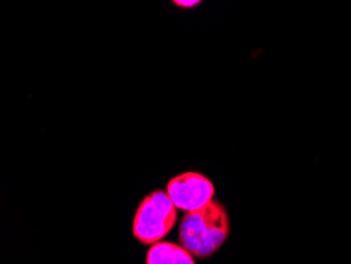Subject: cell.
I'll use <instances>...</instances> for the list:
<instances>
[{
    "label": "cell",
    "mask_w": 351,
    "mask_h": 264,
    "mask_svg": "<svg viewBox=\"0 0 351 264\" xmlns=\"http://www.w3.org/2000/svg\"><path fill=\"white\" fill-rule=\"evenodd\" d=\"M171 3L178 8L192 10V8H196L198 5L203 3V0H171Z\"/></svg>",
    "instance_id": "cell-5"
},
{
    "label": "cell",
    "mask_w": 351,
    "mask_h": 264,
    "mask_svg": "<svg viewBox=\"0 0 351 264\" xmlns=\"http://www.w3.org/2000/svg\"><path fill=\"white\" fill-rule=\"evenodd\" d=\"M178 209L167 191L156 190L139 203L133 217V236L144 245L163 241L176 225Z\"/></svg>",
    "instance_id": "cell-2"
},
{
    "label": "cell",
    "mask_w": 351,
    "mask_h": 264,
    "mask_svg": "<svg viewBox=\"0 0 351 264\" xmlns=\"http://www.w3.org/2000/svg\"><path fill=\"white\" fill-rule=\"evenodd\" d=\"M167 193L176 209L192 212L203 208L214 200L215 187L213 180L196 171H187L176 176L167 185Z\"/></svg>",
    "instance_id": "cell-3"
},
{
    "label": "cell",
    "mask_w": 351,
    "mask_h": 264,
    "mask_svg": "<svg viewBox=\"0 0 351 264\" xmlns=\"http://www.w3.org/2000/svg\"><path fill=\"white\" fill-rule=\"evenodd\" d=\"M228 211L217 200L203 208L185 212L179 226L180 245L196 258H208L219 252L230 237Z\"/></svg>",
    "instance_id": "cell-1"
},
{
    "label": "cell",
    "mask_w": 351,
    "mask_h": 264,
    "mask_svg": "<svg viewBox=\"0 0 351 264\" xmlns=\"http://www.w3.org/2000/svg\"><path fill=\"white\" fill-rule=\"evenodd\" d=\"M146 264H196L195 256L187 248L174 242L160 241L149 245Z\"/></svg>",
    "instance_id": "cell-4"
}]
</instances>
